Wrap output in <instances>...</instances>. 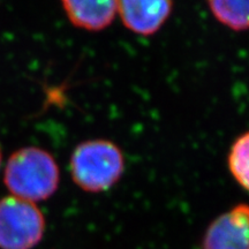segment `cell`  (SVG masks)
<instances>
[{
    "label": "cell",
    "instance_id": "1",
    "mask_svg": "<svg viewBox=\"0 0 249 249\" xmlns=\"http://www.w3.org/2000/svg\"><path fill=\"white\" fill-rule=\"evenodd\" d=\"M4 183L12 196L36 203L55 194L60 183V170L53 156L45 149L24 147L9 156Z\"/></svg>",
    "mask_w": 249,
    "mask_h": 249
},
{
    "label": "cell",
    "instance_id": "2",
    "mask_svg": "<svg viewBox=\"0 0 249 249\" xmlns=\"http://www.w3.org/2000/svg\"><path fill=\"white\" fill-rule=\"evenodd\" d=\"M70 171L80 189L97 194L119 182L124 171V157L119 145L110 140H87L73 150Z\"/></svg>",
    "mask_w": 249,
    "mask_h": 249
},
{
    "label": "cell",
    "instance_id": "3",
    "mask_svg": "<svg viewBox=\"0 0 249 249\" xmlns=\"http://www.w3.org/2000/svg\"><path fill=\"white\" fill-rule=\"evenodd\" d=\"M45 226L44 214L33 202L15 196L0 200V249H34Z\"/></svg>",
    "mask_w": 249,
    "mask_h": 249
},
{
    "label": "cell",
    "instance_id": "4",
    "mask_svg": "<svg viewBox=\"0 0 249 249\" xmlns=\"http://www.w3.org/2000/svg\"><path fill=\"white\" fill-rule=\"evenodd\" d=\"M202 249H249V205L236 204L213 219Z\"/></svg>",
    "mask_w": 249,
    "mask_h": 249
},
{
    "label": "cell",
    "instance_id": "5",
    "mask_svg": "<svg viewBox=\"0 0 249 249\" xmlns=\"http://www.w3.org/2000/svg\"><path fill=\"white\" fill-rule=\"evenodd\" d=\"M173 11L170 0H121L118 15L127 29L140 36L155 35Z\"/></svg>",
    "mask_w": 249,
    "mask_h": 249
},
{
    "label": "cell",
    "instance_id": "6",
    "mask_svg": "<svg viewBox=\"0 0 249 249\" xmlns=\"http://www.w3.org/2000/svg\"><path fill=\"white\" fill-rule=\"evenodd\" d=\"M61 5L74 27L92 33L107 29L118 15L116 0H65Z\"/></svg>",
    "mask_w": 249,
    "mask_h": 249
},
{
    "label": "cell",
    "instance_id": "7",
    "mask_svg": "<svg viewBox=\"0 0 249 249\" xmlns=\"http://www.w3.org/2000/svg\"><path fill=\"white\" fill-rule=\"evenodd\" d=\"M208 6L223 26L234 31L249 29V0H213Z\"/></svg>",
    "mask_w": 249,
    "mask_h": 249
},
{
    "label": "cell",
    "instance_id": "8",
    "mask_svg": "<svg viewBox=\"0 0 249 249\" xmlns=\"http://www.w3.org/2000/svg\"><path fill=\"white\" fill-rule=\"evenodd\" d=\"M227 165L235 181L249 192V132L244 133L233 142Z\"/></svg>",
    "mask_w": 249,
    "mask_h": 249
},
{
    "label": "cell",
    "instance_id": "9",
    "mask_svg": "<svg viewBox=\"0 0 249 249\" xmlns=\"http://www.w3.org/2000/svg\"><path fill=\"white\" fill-rule=\"evenodd\" d=\"M1 163H2V151H1V145H0V169H1Z\"/></svg>",
    "mask_w": 249,
    "mask_h": 249
}]
</instances>
